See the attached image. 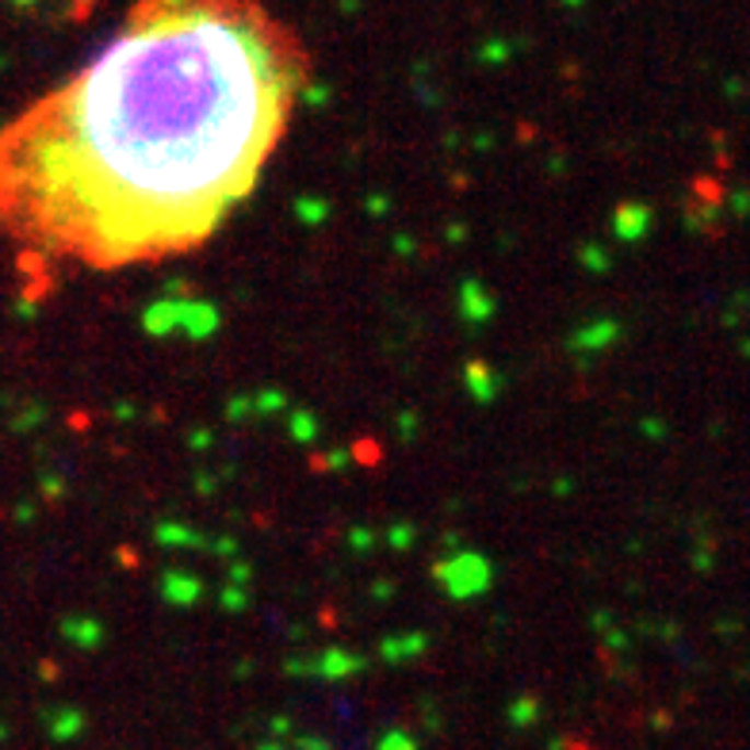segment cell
<instances>
[{
	"instance_id": "1",
	"label": "cell",
	"mask_w": 750,
	"mask_h": 750,
	"mask_svg": "<svg viewBox=\"0 0 750 750\" xmlns=\"http://www.w3.org/2000/svg\"><path fill=\"white\" fill-rule=\"evenodd\" d=\"M307 89L311 54L265 0H135L89 66L0 127V234L92 273L199 250Z\"/></svg>"
}]
</instances>
